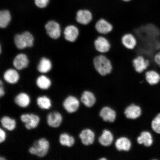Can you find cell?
<instances>
[{"label": "cell", "instance_id": "8992f818", "mask_svg": "<svg viewBox=\"0 0 160 160\" xmlns=\"http://www.w3.org/2000/svg\"><path fill=\"white\" fill-rule=\"evenodd\" d=\"M132 64L135 71L141 73L147 71L150 65V62L143 56L138 55L133 59Z\"/></svg>", "mask_w": 160, "mask_h": 160}, {"label": "cell", "instance_id": "7c38bea8", "mask_svg": "<svg viewBox=\"0 0 160 160\" xmlns=\"http://www.w3.org/2000/svg\"><path fill=\"white\" fill-rule=\"evenodd\" d=\"M95 28L99 34L104 35L111 32L113 29V26L107 20L102 18L97 22Z\"/></svg>", "mask_w": 160, "mask_h": 160}, {"label": "cell", "instance_id": "d4e9b609", "mask_svg": "<svg viewBox=\"0 0 160 160\" xmlns=\"http://www.w3.org/2000/svg\"><path fill=\"white\" fill-rule=\"evenodd\" d=\"M113 140V136L111 132L105 130L99 138V142L104 147H108L111 145Z\"/></svg>", "mask_w": 160, "mask_h": 160}, {"label": "cell", "instance_id": "30bf717a", "mask_svg": "<svg viewBox=\"0 0 160 160\" xmlns=\"http://www.w3.org/2000/svg\"><path fill=\"white\" fill-rule=\"evenodd\" d=\"M64 35L67 41L74 43L78 38L80 35L79 28L75 25H68L65 28Z\"/></svg>", "mask_w": 160, "mask_h": 160}, {"label": "cell", "instance_id": "f35d334b", "mask_svg": "<svg viewBox=\"0 0 160 160\" xmlns=\"http://www.w3.org/2000/svg\"><path fill=\"white\" fill-rule=\"evenodd\" d=\"M106 160V159L105 158H101V159H100V160Z\"/></svg>", "mask_w": 160, "mask_h": 160}, {"label": "cell", "instance_id": "f1b7e54d", "mask_svg": "<svg viewBox=\"0 0 160 160\" xmlns=\"http://www.w3.org/2000/svg\"><path fill=\"white\" fill-rule=\"evenodd\" d=\"M52 64L51 61L46 58H43L40 60L37 69L39 72L46 73L51 71Z\"/></svg>", "mask_w": 160, "mask_h": 160}, {"label": "cell", "instance_id": "2e32d148", "mask_svg": "<svg viewBox=\"0 0 160 160\" xmlns=\"http://www.w3.org/2000/svg\"><path fill=\"white\" fill-rule=\"evenodd\" d=\"M29 61L27 55L20 53L16 56L13 61V65L16 69L22 70L28 65Z\"/></svg>", "mask_w": 160, "mask_h": 160}, {"label": "cell", "instance_id": "74e56055", "mask_svg": "<svg viewBox=\"0 0 160 160\" xmlns=\"http://www.w3.org/2000/svg\"><path fill=\"white\" fill-rule=\"evenodd\" d=\"M0 48H1V49H0V52H1V53H2V47H1H1H0Z\"/></svg>", "mask_w": 160, "mask_h": 160}, {"label": "cell", "instance_id": "ffe728a7", "mask_svg": "<svg viewBox=\"0 0 160 160\" xmlns=\"http://www.w3.org/2000/svg\"><path fill=\"white\" fill-rule=\"evenodd\" d=\"M100 116L104 121L113 122L116 118V113L114 110L109 107H103L100 112Z\"/></svg>", "mask_w": 160, "mask_h": 160}, {"label": "cell", "instance_id": "3957f363", "mask_svg": "<svg viewBox=\"0 0 160 160\" xmlns=\"http://www.w3.org/2000/svg\"><path fill=\"white\" fill-rule=\"evenodd\" d=\"M34 41V39L33 35L28 31L24 32L21 34H17L14 37L16 47L19 49L32 47Z\"/></svg>", "mask_w": 160, "mask_h": 160}, {"label": "cell", "instance_id": "484cf974", "mask_svg": "<svg viewBox=\"0 0 160 160\" xmlns=\"http://www.w3.org/2000/svg\"><path fill=\"white\" fill-rule=\"evenodd\" d=\"M36 83L39 89L43 90L48 89L52 85L51 80L44 75H42L38 77L36 80Z\"/></svg>", "mask_w": 160, "mask_h": 160}, {"label": "cell", "instance_id": "ac0fdd59", "mask_svg": "<svg viewBox=\"0 0 160 160\" xmlns=\"http://www.w3.org/2000/svg\"><path fill=\"white\" fill-rule=\"evenodd\" d=\"M142 110L139 106L132 104L128 106L125 110V114L127 118L135 119L141 115Z\"/></svg>", "mask_w": 160, "mask_h": 160}, {"label": "cell", "instance_id": "1f68e13d", "mask_svg": "<svg viewBox=\"0 0 160 160\" xmlns=\"http://www.w3.org/2000/svg\"><path fill=\"white\" fill-rule=\"evenodd\" d=\"M49 0H35L37 7L40 8H43L47 7Z\"/></svg>", "mask_w": 160, "mask_h": 160}, {"label": "cell", "instance_id": "f546056e", "mask_svg": "<svg viewBox=\"0 0 160 160\" xmlns=\"http://www.w3.org/2000/svg\"><path fill=\"white\" fill-rule=\"evenodd\" d=\"M11 16L8 10H3L0 12V27L2 29L7 28L11 22Z\"/></svg>", "mask_w": 160, "mask_h": 160}, {"label": "cell", "instance_id": "d590c367", "mask_svg": "<svg viewBox=\"0 0 160 160\" xmlns=\"http://www.w3.org/2000/svg\"><path fill=\"white\" fill-rule=\"evenodd\" d=\"M7 159L5 158L4 157H0V160H5Z\"/></svg>", "mask_w": 160, "mask_h": 160}, {"label": "cell", "instance_id": "cb8c5ba5", "mask_svg": "<svg viewBox=\"0 0 160 160\" xmlns=\"http://www.w3.org/2000/svg\"><path fill=\"white\" fill-rule=\"evenodd\" d=\"M59 142L62 146L71 148L74 145L75 140L73 136L67 133H63L59 136Z\"/></svg>", "mask_w": 160, "mask_h": 160}, {"label": "cell", "instance_id": "4fadbf2b", "mask_svg": "<svg viewBox=\"0 0 160 160\" xmlns=\"http://www.w3.org/2000/svg\"><path fill=\"white\" fill-rule=\"evenodd\" d=\"M79 137L83 144L88 146L92 145L94 142L95 134L91 130L86 129L81 132Z\"/></svg>", "mask_w": 160, "mask_h": 160}, {"label": "cell", "instance_id": "d6986e66", "mask_svg": "<svg viewBox=\"0 0 160 160\" xmlns=\"http://www.w3.org/2000/svg\"><path fill=\"white\" fill-rule=\"evenodd\" d=\"M19 75L16 70L9 69L6 71L3 74L5 81L10 84H15L19 81Z\"/></svg>", "mask_w": 160, "mask_h": 160}, {"label": "cell", "instance_id": "d6a6232c", "mask_svg": "<svg viewBox=\"0 0 160 160\" xmlns=\"http://www.w3.org/2000/svg\"><path fill=\"white\" fill-rule=\"evenodd\" d=\"M7 138V134L4 130L1 128L0 129V143H2L4 142Z\"/></svg>", "mask_w": 160, "mask_h": 160}, {"label": "cell", "instance_id": "52a82bcc", "mask_svg": "<svg viewBox=\"0 0 160 160\" xmlns=\"http://www.w3.org/2000/svg\"><path fill=\"white\" fill-rule=\"evenodd\" d=\"M94 46L97 51L101 54L107 53L111 48L109 40L103 35H100L95 40Z\"/></svg>", "mask_w": 160, "mask_h": 160}, {"label": "cell", "instance_id": "4316f807", "mask_svg": "<svg viewBox=\"0 0 160 160\" xmlns=\"http://www.w3.org/2000/svg\"><path fill=\"white\" fill-rule=\"evenodd\" d=\"M37 103L38 107L42 110H48L51 108L52 106L51 100L46 95L40 96L38 97Z\"/></svg>", "mask_w": 160, "mask_h": 160}, {"label": "cell", "instance_id": "5b68a950", "mask_svg": "<svg viewBox=\"0 0 160 160\" xmlns=\"http://www.w3.org/2000/svg\"><path fill=\"white\" fill-rule=\"evenodd\" d=\"M62 105L63 108L68 113H73L78 110L80 102L75 96L69 95L63 100Z\"/></svg>", "mask_w": 160, "mask_h": 160}, {"label": "cell", "instance_id": "6da1fadb", "mask_svg": "<svg viewBox=\"0 0 160 160\" xmlns=\"http://www.w3.org/2000/svg\"><path fill=\"white\" fill-rule=\"evenodd\" d=\"M93 63L96 71L103 77L110 74L112 71L113 67L111 60L103 54L96 56Z\"/></svg>", "mask_w": 160, "mask_h": 160}, {"label": "cell", "instance_id": "7402d4cb", "mask_svg": "<svg viewBox=\"0 0 160 160\" xmlns=\"http://www.w3.org/2000/svg\"><path fill=\"white\" fill-rule=\"evenodd\" d=\"M116 148L119 151H128L131 149V142L127 138L122 137L118 139L115 142Z\"/></svg>", "mask_w": 160, "mask_h": 160}, {"label": "cell", "instance_id": "9a60e30c", "mask_svg": "<svg viewBox=\"0 0 160 160\" xmlns=\"http://www.w3.org/2000/svg\"><path fill=\"white\" fill-rule=\"evenodd\" d=\"M122 43L124 47L129 50L134 49L137 44V41L133 34L128 33L125 34L122 38Z\"/></svg>", "mask_w": 160, "mask_h": 160}, {"label": "cell", "instance_id": "4dcf8cb0", "mask_svg": "<svg viewBox=\"0 0 160 160\" xmlns=\"http://www.w3.org/2000/svg\"><path fill=\"white\" fill-rule=\"evenodd\" d=\"M151 126L152 129L155 132L160 134V113L152 121Z\"/></svg>", "mask_w": 160, "mask_h": 160}, {"label": "cell", "instance_id": "44dd1931", "mask_svg": "<svg viewBox=\"0 0 160 160\" xmlns=\"http://www.w3.org/2000/svg\"><path fill=\"white\" fill-rule=\"evenodd\" d=\"M81 101L86 107L90 108L95 105L96 99L94 95L92 92L86 91L81 95Z\"/></svg>", "mask_w": 160, "mask_h": 160}, {"label": "cell", "instance_id": "603a6c76", "mask_svg": "<svg viewBox=\"0 0 160 160\" xmlns=\"http://www.w3.org/2000/svg\"><path fill=\"white\" fill-rule=\"evenodd\" d=\"M1 123L3 128L9 131H13L17 127V122L15 119L7 116H3L1 118Z\"/></svg>", "mask_w": 160, "mask_h": 160}, {"label": "cell", "instance_id": "8d00e7d4", "mask_svg": "<svg viewBox=\"0 0 160 160\" xmlns=\"http://www.w3.org/2000/svg\"><path fill=\"white\" fill-rule=\"evenodd\" d=\"M122 1H125V2H129L130 1H131V0H122Z\"/></svg>", "mask_w": 160, "mask_h": 160}, {"label": "cell", "instance_id": "9c48e42d", "mask_svg": "<svg viewBox=\"0 0 160 160\" xmlns=\"http://www.w3.org/2000/svg\"><path fill=\"white\" fill-rule=\"evenodd\" d=\"M93 14L88 9H81L76 13V21L78 23L83 25H88L92 21Z\"/></svg>", "mask_w": 160, "mask_h": 160}, {"label": "cell", "instance_id": "277c9868", "mask_svg": "<svg viewBox=\"0 0 160 160\" xmlns=\"http://www.w3.org/2000/svg\"><path fill=\"white\" fill-rule=\"evenodd\" d=\"M20 119L24 123L26 129L28 130L35 129L38 126L40 118L33 113H24L20 116Z\"/></svg>", "mask_w": 160, "mask_h": 160}, {"label": "cell", "instance_id": "83f0119b", "mask_svg": "<svg viewBox=\"0 0 160 160\" xmlns=\"http://www.w3.org/2000/svg\"><path fill=\"white\" fill-rule=\"evenodd\" d=\"M137 142L139 144H143L145 147H149L153 143V139L151 134L149 132H142L141 135L137 138Z\"/></svg>", "mask_w": 160, "mask_h": 160}, {"label": "cell", "instance_id": "836d02e7", "mask_svg": "<svg viewBox=\"0 0 160 160\" xmlns=\"http://www.w3.org/2000/svg\"><path fill=\"white\" fill-rule=\"evenodd\" d=\"M154 61L160 69V51L158 52L155 55L154 57Z\"/></svg>", "mask_w": 160, "mask_h": 160}, {"label": "cell", "instance_id": "7a4b0ae2", "mask_svg": "<svg viewBox=\"0 0 160 160\" xmlns=\"http://www.w3.org/2000/svg\"><path fill=\"white\" fill-rule=\"evenodd\" d=\"M50 147L49 142L45 138H42L33 142L29 148L28 152L30 154L42 158L48 153Z\"/></svg>", "mask_w": 160, "mask_h": 160}, {"label": "cell", "instance_id": "e0dca14e", "mask_svg": "<svg viewBox=\"0 0 160 160\" xmlns=\"http://www.w3.org/2000/svg\"><path fill=\"white\" fill-rule=\"evenodd\" d=\"M145 78L146 81L150 85H157L160 82V73L155 70H148L146 71Z\"/></svg>", "mask_w": 160, "mask_h": 160}, {"label": "cell", "instance_id": "5bb4252c", "mask_svg": "<svg viewBox=\"0 0 160 160\" xmlns=\"http://www.w3.org/2000/svg\"><path fill=\"white\" fill-rule=\"evenodd\" d=\"M14 101L18 107L24 108L28 107L31 103V100L28 93L21 92L15 96Z\"/></svg>", "mask_w": 160, "mask_h": 160}, {"label": "cell", "instance_id": "ba28073f", "mask_svg": "<svg viewBox=\"0 0 160 160\" xmlns=\"http://www.w3.org/2000/svg\"><path fill=\"white\" fill-rule=\"evenodd\" d=\"M45 28L47 34L52 39H57L61 36V27L57 22L54 21H49L46 24Z\"/></svg>", "mask_w": 160, "mask_h": 160}, {"label": "cell", "instance_id": "e575fe53", "mask_svg": "<svg viewBox=\"0 0 160 160\" xmlns=\"http://www.w3.org/2000/svg\"><path fill=\"white\" fill-rule=\"evenodd\" d=\"M3 83L2 80H0V97H3L5 95V91Z\"/></svg>", "mask_w": 160, "mask_h": 160}, {"label": "cell", "instance_id": "8fae6325", "mask_svg": "<svg viewBox=\"0 0 160 160\" xmlns=\"http://www.w3.org/2000/svg\"><path fill=\"white\" fill-rule=\"evenodd\" d=\"M63 119L61 113L58 111H53L47 115V122L49 127L56 128L61 125Z\"/></svg>", "mask_w": 160, "mask_h": 160}]
</instances>
